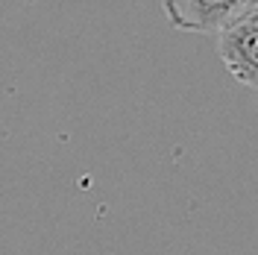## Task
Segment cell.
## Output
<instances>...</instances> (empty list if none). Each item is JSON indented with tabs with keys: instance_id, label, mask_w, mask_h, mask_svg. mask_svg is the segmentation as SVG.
I'll use <instances>...</instances> for the list:
<instances>
[{
	"instance_id": "1",
	"label": "cell",
	"mask_w": 258,
	"mask_h": 255,
	"mask_svg": "<svg viewBox=\"0 0 258 255\" xmlns=\"http://www.w3.org/2000/svg\"><path fill=\"white\" fill-rule=\"evenodd\" d=\"M217 53L235 80L258 91V3L217 32Z\"/></svg>"
},
{
	"instance_id": "2",
	"label": "cell",
	"mask_w": 258,
	"mask_h": 255,
	"mask_svg": "<svg viewBox=\"0 0 258 255\" xmlns=\"http://www.w3.org/2000/svg\"><path fill=\"white\" fill-rule=\"evenodd\" d=\"M258 0H161L167 21L182 32H220Z\"/></svg>"
}]
</instances>
